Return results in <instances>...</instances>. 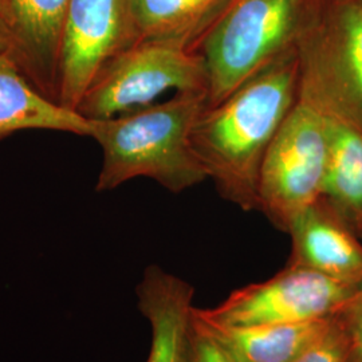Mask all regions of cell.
<instances>
[{"label":"cell","instance_id":"obj_1","mask_svg":"<svg viewBox=\"0 0 362 362\" xmlns=\"http://www.w3.org/2000/svg\"><path fill=\"white\" fill-rule=\"evenodd\" d=\"M298 90L297 50L202 112L192 130V146L224 200L247 212L258 208L263 158L297 103Z\"/></svg>","mask_w":362,"mask_h":362},{"label":"cell","instance_id":"obj_2","mask_svg":"<svg viewBox=\"0 0 362 362\" xmlns=\"http://www.w3.org/2000/svg\"><path fill=\"white\" fill-rule=\"evenodd\" d=\"M208 104L204 91H176L163 104L121 116L94 119L91 139L101 145L103 168L97 192L146 177L172 194L207 180L192 146V130Z\"/></svg>","mask_w":362,"mask_h":362},{"label":"cell","instance_id":"obj_3","mask_svg":"<svg viewBox=\"0 0 362 362\" xmlns=\"http://www.w3.org/2000/svg\"><path fill=\"white\" fill-rule=\"evenodd\" d=\"M326 0H230L194 42L206 64L208 104L290 52L320 19Z\"/></svg>","mask_w":362,"mask_h":362},{"label":"cell","instance_id":"obj_4","mask_svg":"<svg viewBox=\"0 0 362 362\" xmlns=\"http://www.w3.org/2000/svg\"><path fill=\"white\" fill-rule=\"evenodd\" d=\"M170 89L208 94L203 57L185 40H141L118 52L103 67L77 112L90 119H106L148 106Z\"/></svg>","mask_w":362,"mask_h":362},{"label":"cell","instance_id":"obj_5","mask_svg":"<svg viewBox=\"0 0 362 362\" xmlns=\"http://www.w3.org/2000/svg\"><path fill=\"white\" fill-rule=\"evenodd\" d=\"M329 157L324 113L298 95L263 158L258 211L287 233L298 216L322 196Z\"/></svg>","mask_w":362,"mask_h":362},{"label":"cell","instance_id":"obj_6","mask_svg":"<svg viewBox=\"0 0 362 362\" xmlns=\"http://www.w3.org/2000/svg\"><path fill=\"white\" fill-rule=\"evenodd\" d=\"M298 58V95L362 129L361 3L326 0Z\"/></svg>","mask_w":362,"mask_h":362},{"label":"cell","instance_id":"obj_7","mask_svg":"<svg viewBox=\"0 0 362 362\" xmlns=\"http://www.w3.org/2000/svg\"><path fill=\"white\" fill-rule=\"evenodd\" d=\"M357 290L309 269L286 264L270 279L235 290L215 308L194 306V314L202 321L230 327L309 322L338 315Z\"/></svg>","mask_w":362,"mask_h":362},{"label":"cell","instance_id":"obj_8","mask_svg":"<svg viewBox=\"0 0 362 362\" xmlns=\"http://www.w3.org/2000/svg\"><path fill=\"white\" fill-rule=\"evenodd\" d=\"M134 43L128 0H70L59 62V104L77 112L94 78Z\"/></svg>","mask_w":362,"mask_h":362},{"label":"cell","instance_id":"obj_9","mask_svg":"<svg viewBox=\"0 0 362 362\" xmlns=\"http://www.w3.org/2000/svg\"><path fill=\"white\" fill-rule=\"evenodd\" d=\"M70 0H7L3 38L30 83L59 104V62Z\"/></svg>","mask_w":362,"mask_h":362},{"label":"cell","instance_id":"obj_10","mask_svg":"<svg viewBox=\"0 0 362 362\" xmlns=\"http://www.w3.org/2000/svg\"><path fill=\"white\" fill-rule=\"evenodd\" d=\"M287 264L305 267L344 285L362 286L361 239L321 196L288 230Z\"/></svg>","mask_w":362,"mask_h":362},{"label":"cell","instance_id":"obj_11","mask_svg":"<svg viewBox=\"0 0 362 362\" xmlns=\"http://www.w3.org/2000/svg\"><path fill=\"white\" fill-rule=\"evenodd\" d=\"M136 296L137 308L152 334L146 362H187L194 286L151 264L136 287Z\"/></svg>","mask_w":362,"mask_h":362},{"label":"cell","instance_id":"obj_12","mask_svg":"<svg viewBox=\"0 0 362 362\" xmlns=\"http://www.w3.org/2000/svg\"><path fill=\"white\" fill-rule=\"evenodd\" d=\"M94 119L39 93L7 50L0 31V140L27 129L58 130L91 137Z\"/></svg>","mask_w":362,"mask_h":362},{"label":"cell","instance_id":"obj_13","mask_svg":"<svg viewBox=\"0 0 362 362\" xmlns=\"http://www.w3.org/2000/svg\"><path fill=\"white\" fill-rule=\"evenodd\" d=\"M325 117L329 157L322 197L362 240V129L342 118Z\"/></svg>","mask_w":362,"mask_h":362},{"label":"cell","instance_id":"obj_14","mask_svg":"<svg viewBox=\"0 0 362 362\" xmlns=\"http://www.w3.org/2000/svg\"><path fill=\"white\" fill-rule=\"evenodd\" d=\"M194 317L239 362H294L334 320L332 317L299 324L230 327Z\"/></svg>","mask_w":362,"mask_h":362},{"label":"cell","instance_id":"obj_15","mask_svg":"<svg viewBox=\"0 0 362 362\" xmlns=\"http://www.w3.org/2000/svg\"><path fill=\"white\" fill-rule=\"evenodd\" d=\"M128 1L134 43L152 39H179L194 46L230 0Z\"/></svg>","mask_w":362,"mask_h":362},{"label":"cell","instance_id":"obj_16","mask_svg":"<svg viewBox=\"0 0 362 362\" xmlns=\"http://www.w3.org/2000/svg\"><path fill=\"white\" fill-rule=\"evenodd\" d=\"M349 336L339 314L329 329L294 362H349Z\"/></svg>","mask_w":362,"mask_h":362},{"label":"cell","instance_id":"obj_17","mask_svg":"<svg viewBox=\"0 0 362 362\" xmlns=\"http://www.w3.org/2000/svg\"><path fill=\"white\" fill-rule=\"evenodd\" d=\"M187 362H239L194 317L188 334Z\"/></svg>","mask_w":362,"mask_h":362},{"label":"cell","instance_id":"obj_18","mask_svg":"<svg viewBox=\"0 0 362 362\" xmlns=\"http://www.w3.org/2000/svg\"><path fill=\"white\" fill-rule=\"evenodd\" d=\"M339 318L349 336V362H362V286L339 313Z\"/></svg>","mask_w":362,"mask_h":362},{"label":"cell","instance_id":"obj_19","mask_svg":"<svg viewBox=\"0 0 362 362\" xmlns=\"http://www.w3.org/2000/svg\"><path fill=\"white\" fill-rule=\"evenodd\" d=\"M6 8H7V0H0V31H3V26H4Z\"/></svg>","mask_w":362,"mask_h":362},{"label":"cell","instance_id":"obj_20","mask_svg":"<svg viewBox=\"0 0 362 362\" xmlns=\"http://www.w3.org/2000/svg\"><path fill=\"white\" fill-rule=\"evenodd\" d=\"M357 1H358V3H361L362 4V0H357Z\"/></svg>","mask_w":362,"mask_h":362}]
</instances>
